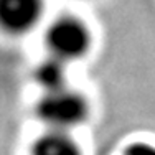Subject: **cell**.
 <instances>
[{
	"instance_id": "cell-2",
	"label": "cell",
	"mask_w": 155,
	"mask_h": 155,
	"mask_svg": "<svg viewBox=\"0 0 155 155\" xmlns=\"http://www.w3.org/2000/svg\"><path fill=\"white\" fill-rule=\"evenodd\" d=\"M46 46L51 56L64 63L79 60L91 48V33L76 17H60L46 30Z\"/></svg>"
},
{
	"instance_id": "cell-5",
	"label": "cell",
	"mask_w": 155,
	"mask_h": 155,
	"mask_svg": "<svg viewBox=\"0 0 155 155\" xmlns=\"http://www.w3.org/2000/svg\"><path fill=\"white\" fill-rule=\"evenodd\" d=\"M66 63L50 54L43 63H40L35 69V79L36 84L41 87L45 93L48 91H56L66 86Z\"/></svg>"
},
{
	"instance_id": "cell-6",
	"label": "cell",
	"mask_w": 155,
	"mask_h": 155,
	"mask_svg": "<svg viewBox=\"0 0 155 155\" xmlns=\"http://www.w3.org/2000/svg\"><path fill=\"white\" fill-rule=\"evenodd\" d=\"M124 155H155V145L149 142H134L125 147Z\"/></svg>"
},
{
	"instance_id": "cell-4",
	"label": "cell",
	"mask_w": 155,
	"mask_h": 155,
	"mask_svg": "<svg viewBox=\"0 0 155 155\" xmlns=\"http://www.w3.org/2000/svg\"><path fill=\"white\" fill-rule=\"evenodd\" d=\"M31 155H81V149L68 130L50 129L33 142Z\"/></svg>"
},
{
	"instance_id": "cell-1",
	"label": "cell",
	"mask_w": 155,
	"mask_h": 155,
	"mask_svg": "<svg viewBox=\"0 0 155 155\" xmlns=\"http://www.w3.org/2000/svg\"><path fill=\"white\" fill-rule=\"evenodd\" d=\"M89 107L81 94L68 87L48 91L36 104V116L50 129L69 130L86 120Z\"/></svg>"
},
{
	"instance_id": "cell-3",
	"label": "cell",
	"mask_w": 155,
	"mask_h": 155,
	"mask_svg": "<svg viewBox=\"0 0 155 155\" xmlns=\"http://www.w3.org/2000/svg\"><path fill=\"white\" fill-rule=\"evenodd\" d=\"M43 0H0V21L3 30L20 35L27 33L41 20Z\"/></svg>"
}]
</instances>
